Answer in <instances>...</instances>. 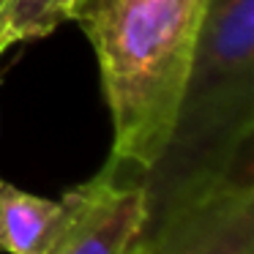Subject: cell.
Here are the masks:
<instances>
[{"label":"cell","mask_w":254,"mask_h":254,"mask_svg":"<svg viewBox=\"0 0 254 254\" xmlns=\"http://www.w3.org/2000/svg\"><path fill=\"white\" fill-rule=\"evenodd\" d=\"M208 0H82L112 118V164L142 178L159 161L191 68Z\"/></svg>","instance_id":"obj_1"},{"label":"cell","mask_w":254,"mask_h":254,"mask_svg":"<svg viewBox=\"0 0 254 254\" xmlns=\"http://www.w3.org/2000/svg\"><path fill=\"white\" fill-rule=\"evenodd\" d=\"M254 0H208L175 126L139 178L148 219L219 181L252 175Z\"/></svg>","instance_id":"obj_2"},{"label":"cell","mask_w":254,"mask_h":254,"mask_svg":"<svg viewBox=\"0 0 254 254\" xmlns=\"http://www.w3.org/2000/svg\"><path fill=\"white\" fill-rule=\"evenodd\" d=\"M131 254H254V178H227L150 216Z\"/></svg>","instance_id":"obj_3"},{"label":"cell","mask_w":254,"mask_h":254,"mask_svg":"<svg viewBox=\"0 0 254 254\" xmlns=\"http://www.w3.org/2000/svg\"><path fill=\"white\" fill-rule=\"evenodd\" d=\"M66 227L50 254H131L148 221L139 178L107 164L63 197Z\"/></svg>","instance_id":"obj_4"},{"label":"cell","mask_w":254,"mask_h":254,"mask_svg":"<svg viewBox=\"0 0 254 254\" xmlns=\"http://www.w3.org/2000/svg\"><path fill=\"white\" fill-rule=\"evenodd\" d=\"M66 202L0 178V254H50L66 227Z\"/></svg>","instance_id":"obj_5"},{"label":"cell","mask_w":254,"mask_h":254,"mask_svg":"<svg viewBox=\"0 0 254 254\" xmlns=\"http://www.w3.org/2000/svg\"><path fill=\"white\" fill-rule=\"evenodd\" d=\"M82 0H6L0 8V58L8 47L36 41L74 19Z\"/></svg>","instance_id":"obj_6"},{"label":"cell","mask_w":254,"mask_h":254,"mask_svg":"<svg viewBox=\"0 0 254 254\" xmlns=\"http://www.w3.org/2000/svg\"><path fill=\"white\" fill-rule=\"evenodd\" d=\"M3 3H6V0H0V8H3Z\"/></svg>","instance_id":"obj_7"}]
</instances>
